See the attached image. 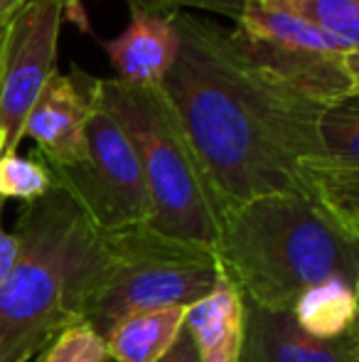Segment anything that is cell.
Masks as SVG:
<instances>
[{"instance_id": "8992f818", "label": "cell", "mask_w": 359, "mask_h": 362, "mask_svg": "<svg viewBox=\"0 0 359 362\" xmlns=\"http://www.w3.org/2000/svg\"><path fill=\"white\" fill-rule=\"evenodd\" d=\"M87 156L67 168H47L54 187L64 190L99 232L148 224L150 200L138 156L121 126L101 109L94 96L84 124Z\"/></svg>"}, {"instance_id": "ffe728a7", "label": "cell", "mask_w": 359, "mask_h": 362, "mask_svg": "<svg viewBox=\"0 0 359 362\" xmlns=\"http://www.w3.org/2000/svg\"><path fill=\"white\" fill-rule=\"evenodd\" d=\"M3 205L5 200L0 197V288H3L5 279H8L10 269H13L15 257H18V242H15L13 232H5L3 227Z\"/></svg>"}, {"instance_id": "5bb4252c", "label": "cell", "mask_w": 359, "mask_h": 362, "mask_svg": "<svg viewBox=\"0 0 359 362\" xmlns=\"http://www.w3.org/2000/svg\"><path fill=\"white\" fill-rule=\"evenodd\" d=\"M359 47V0H256Z\"/></svg>"}, {"instance_id": "2e32d148", "label": "cell", "mask_w": 359, "mask_h": 362, "mask_svg": "<svg viewBox=\"0 0 359 362\" xmlns=\"http://www.w3.org/2000/svg\"><path fill=\"white\" fill-rule=\"evenodd\" d=\"M54 187L47 165L35 158H25L20 153L0 158V197L3 200L32 202L47 195Z\"/></svg>"}, {"instance_id": "8fae6325", "label": "cell", "mask_w": 359, "mask_h": 362, "mask_svg": "<svg viewBox=\"0 0 359 362\" xmlns=\"http://www.w3.org/2000/svg\"><path fill=\"white\" fill-rule=\"evenodd\" d=\"M244 320V296L224 269L217 286L185 310V328L202 362H239Z\"/></svg>"}, {"instance_id": "7a4b0ae2", "label": "cell", "mask_w": 359, "mask_h": 362, "mask_svg": "<svg viewBox=\"0 0 359 362\" xmlns=\"http://www.w3.org/2000/svg\"><path fill=\"white\" fill-rule=\"evenodd\" d=\"M18 257L0 288L3 362L35 360L64 328L82 323L104 262V234L59 187L32 202L13 232Z\"/></svg>"}, {"instance_id": "ac0fdd59", "label": "cell", "mask_w": 359, "mask_h": 362, "mask_svg": "<svg viewBox=\"0 0 359 362\" xmlns=\"http://www.w3.org/2000/svg\"><path fill=\"white\" fill-rule=\"evenodd\" d=\"M30 3V0H28ZM72 3V0H67ZM128 8H143V10H153V13H163V15H175L180 10H200V13H212V15H224L229 20H236L244 10L246 0H126Z\"/></svg>"}, {"instance_id": "cb8c5ba5", "label": "cell", "mask_w": 359, "mask_h": 362, "mask_svg": "<svg viewBox=\"0 0 359 362\" xmlns=\"http://www.w3.org/2000/svg\"><path fill=\"white\" fill-rule=\"evenodd\" d=\"M32 362H37V358H35V360H32Z\"/></svg>"}, {"instance_id": "3957f363", "label": "cell", "mask_w": 359, "mask_h": 362, "mask_svg": "<svg viewBox=\"0 0 359 362\" xmlns=\"http://www.w3.org/2000/svg\"><path fill=\"white\" fill-rule=\"evenodd\" d=\"M217 257L244 300L291 310L303 291L359 284V237L303 195H269L221 217Z\"/></svg>"}, {"instance_id": "d6986e66", "label": "cell", "mask_w": 359, "mask_h": 362, "mask_svg": "<svg viewBox=\"0 0 359 362\" xmlns=\"http://www.w3.org/2000/svg\"><path fill=\"white\" fill-rule=\"evenodd\" d=\"M158 362H202L200 353H197L195 343H192V338H190V333H187L185 325H182L178 338L173 340V345L165 350L163 358H160Z\"/></svg>"}, {"instance_id": "7402d4cb", "label": "cell", "mask_w": 359, "mask_h": 362, "mask_svg": "<svg viewBox=\"0 0 359 362\" xmlns=\"http://www.w3.org/2000/svg\"><path fill=\"white\" fill-rule=\"evenodd\" d=\"M5 30V28H3ZM3 30H0V40H3Z\"/></svg>"}, {"instance_id": "5b68a950", "label": "cell", "mask_w": 359, "mask_h": 362, "mask_svg": "<svg viewBox=\"0 0 359 362\" xmlns=\"http://www.w3.org/2000/svg\"><path fill=\"white\" fill-rule=\"evenodd\" d=\"M219 276V257L209 247L163 237L145 224L104 234V262L82 320L106 338L128 315L197 303Z\"/></svg>"}, {"instance_id": "9a60e30c", "label": "cell", "mask_w": 359, "mask_h": 362, "mask_svg": "<svg viewBox=\"0 0 359 362\" xmlns=\"http://www.w3.org/2000/svg\"><path fill=\"white\" fill-rule=\"evenodd\" d=\"M320 141L325 156L337 163L359 165V109L357 99L327 106L320 119Z\"/></svg>"}, {"instance_id": "44dd1931", "label": "cell", "mask_w": 359, "mask_h": 362, "mask_svg": "<svg viewBox=\"0 0 359 362\" xmlns=\"http://www.w3.org/2000/svg\"><path fill=\"white\" fill-rule=\"evenodd\" d=\"M28 5V0H0V30Z\"/></svg>"}, {"instance_id": "30bf717a", "label": "cell", "mask_w": 359, "mask_h": 362, "mask_svg": "<svg viewBox=\"0 0 359 362\" xmlns=\"http://www.w3.org/2000/svg\"><path fill=\"white\" fill-rule=\"evenodd\" d=\"M116 79L130 86H160L180 49L173 15L130 5V23L118 37L104 42Z\"/></svg>"}, {"instance_id": "277c9868", "label": "cell", "mask_w": 359, "mask_h": 362, "mask_svg": "<svg viewBox=\"0 0 359 362\" xmlns=\"http://www.w3.org/2000/svg\"><path fill=\"white\" fill-rule=\"evenodd\" d=\"M94 96L138 156L150 200L145 227L217 252L224 210L165 91L94 76Z\"/></svg>"}, {"instance_id": "9c48e42d", "label": "cell", "mask_w": 359, "mask_h": 362, "mask_svg": "<svg viewBox=\"0 0 359 362\" xmlns=\"http://www.w3.org/2000/svg\"><path fill=\"white\" fill-rule=\"evenodd\" d=\"M244 343L239 362H359V333L322 340L308 335L291 310L244 300Z\"/></svg>"}, {"instance_id": "4fadbf2b", "label": "cell", "mask_w": 359, "mask_h": 362, "mask_svg": "<svg viewBox=\"0 0 359 362\" xmlns=\"http://www.w3.org/2000/svg\"><path fill=\"white\" fill-rule=\"evenodd\" d=\"M357 305L359 300L355 284L330 279V281L303 291L291 313L308 335L335 340L357 330Z\"/></svg>"}, {"instance_id": "52a82bcc", "label": "cell", "mask_w": 359, "mask_h": 362, "mask_svg": "<svg viewBox=\"0 0 359 362\" xmlns=\"http://www.w3.org/2000/svg\"><path fill=\"white\" fill-rule=\"evenodd\" d=\"M67 0H30L0 40V158L18 153L25 124L49 76L57 72Z\"/></svg>"}, {"instance_id": "e0dca14e", "label": "cell", "mask_w": 359, "mask_h": 362, "mask_svg": "<svg viewBox=\"0 0 359 362\" xmlns=\"http://www.w3.org/2000/svg\"><path fill=\"white\" fill-rule=\"evenodd\" d=\"M37 362H109V353L104 338L82 320L64 328L37 355Z\"/></svg>"}, {"instance_id": "7c38bea8", "label": "cell", "mask_w": 359, "mask_h": 362, "mask_svg": "<svg viewBox=\"0 0 359 362\" xmlns=\"http://www.w3.org/2000/svg\"><path fill=\"white\" fill-rule=\"evenodd\" d=\"M187 308H160L123 318L104 338L109 360L158 362L185 325Z\"/></svg>"}, {"instance_id": "6da1fadb", "label": "cell", "mask_w": 359, "mask_h": 362, "mask_svg": "<svg viewBox=\"0 0 359 362\" xmlns=\"http://www.w3.org/2000/svg\"><path fill=\"white\" fill-rule=\"evenodd\" d=\"M173 25L180 49L160 89L221 210L269 195H300V168L325 156L320 119L327 106L254 62L231 28L190 10L175 13Z\"/></svg>"}, {"instance_id": "603a6c76", "label": "cell", "mask_w": 359, "mask_h": 362, "mask_svg": "<svg viewBox=\"0 0 359 362\" xmlns=\"http://www.w3.org/2000/svg\"><path fill=\"white\" fill-rule=\"evenodd\" d=\"M0 362H3V355H0Z\"/></svg>"}, {"instance_id": "ba28073f", "label": "cell", "mask_w": 359, "mask_h": 362, "mask_svg": "<svg viewBox=\"0 0 359 362\" xmlns=\"http://www.w3.org/2000/svg\"><path fill=\"white\" fill-rule=\"evenodd\" d=\"M94 76L72 67V74L54 72L37 96L25 124V136L37 144L35 156L47 168H67L87 156L84 124L91 106Z\"/></svg>"}]
</instances>
